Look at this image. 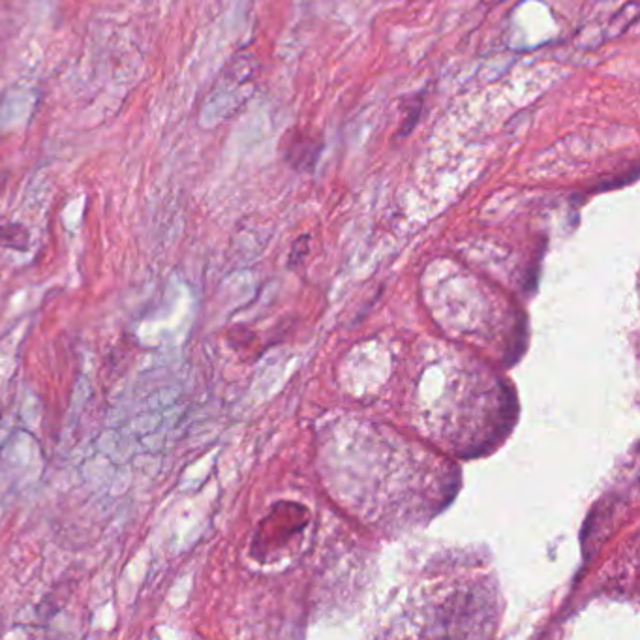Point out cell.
I'll use <instances>...</instances> for the list:
<instances>
[{
    "label": "cell",
    "instance_id": "cell-1",
    "mask_svg": "<svg viewBox=\"0 0 640 640\" xmlns=\"http://www.w3.org/2000/svg\"><path fill=\"white\" fill-rule=\"evenodd\" d=\"M320 151L321 143L318 139L297 134L295 138L290 139L286 156H288V162L293 168L312 169V166L318 160V156H320Z\"/></svg>",
    "mask_w": 640,
    "mask_h": 640
},
{
    "label": "cell",
    "instance_id": "cell-2",
    "mask_svg": "<svg viewBox=\"0 0 640 640\" xmlns=\"http://www.w3.org/2000/svg\"><path fill=\"white\" fill-rule=\"evenodd\" d=\"M0 248L27 252L31 248V231L17 222H0Z\"/></svg>",
    "mask_w": 640,
    "mask_h": 640
},
{
    "label": "cell",
    "instance_id": "cell-3",
    "mask_svg": "<svg viewBox=\"0 0 640 640\" xmlns=\"http://www.w3.org/2000/svg\"><path fill=\"white\" fill-rule=\"evenodd\" d=\"M419 113H421V104L417 102L415 106H412V113L404 119V126L400 130V136H408L412 132L413 126L417 124V119H419Z\"/></svg>",
    "mask_w": 640,
    "mask_h": 640
},
{
    "label": "cell",
    "instance_id": "cell-4",
    "mask_svg": "<svg viewBox=\"0 0 640 640\" xmlns=\"http://www.w3.org/2000/svg\"><path fill=\"white\" fill-rule=\"evenodd\" d=\"M6 179H8V177L0 173V194H2V192H4V188H6Z\"/></svg>",
    "mask_w": 640,
    "mask_h": 640
}]
</instances>
